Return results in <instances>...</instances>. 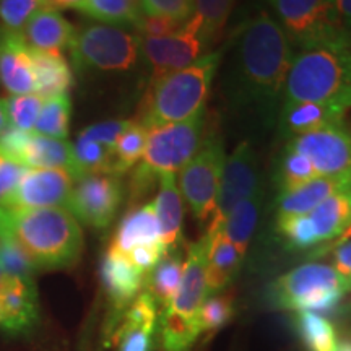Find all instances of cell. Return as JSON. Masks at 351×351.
I'll return each mask as SVG.
<instances>
[{
	"label": "cell",
	"mask_w": 351,
	"mask_h": 351,
	"mask_svg": "<svg viewBox=\"0 0 351 351\" xmlns=\"http://www.w3.org/2000/svg\"><path fill=\"white\" fill-rule=\"evenodd\" d=\"M230 46L223 99L238 124L265 134L278 121L295 49L269 10L244 20Z\"/></svg>",
	"instance_id": "6da1fadb"
},
{
	"label": "cell",
	"mask_w": 351,
	"mask_h": 351,
	"mask_svg": "<svg viewBox=\"0 0 351 351\" xmlns=\"http://www.w3.org/2000/svg\"><path fill=\"white\" fill-rule=\"evenodd\" d=\"M0 236L15 241L36 270L70 269L83 252L80 223L60 207H0Z\"/></svg>",
	"instance_id": "7a4b0ae2"
},
{
	"label": "cell",
	"mask_w": 351,
	"mask_h": 351,
	"mask_svg": "<svg viewBox=\"0 0 351 351\" xmlns=\"http://www.w3.org/2000/svg\"><path fill=\"white\" fill-rule=\"evenodd\" d=\"M330 104L351 109V34L341 33L293 54L283 103Z\"/></svg>",
	"instance_id": "3957f363"
},
{
	"label": "cell",
	"mask_w": 351,
	"mask_h": 351,
	"mask_svg": "<svg viewBox=\"0 0 351 351\" xmlns=\"http://www.w3.org/2000/svg\"><path fill=\"white\" fill-rule=\"evenodd\" d=\"M221 60V51L207 52L189 67L153 80L140 108L138 124L150 130L191 119L204 111Z\"/></svg>",
	"instance_id": "277c9868"
},
{
	"label": "cell",
	"mask_w": 351,
	"mask_h": 351,
	"mask_svg": "<svg viewBox=\"0 0 351 351\" xmlns=\"http://www.w3.org/2000/svg\"><path fill=\"white\" fill-rule=\"evenodd\" d=\"M350 289L332 265L309 262L280 276L270 288L275 307L293 313H328Z\"/></svg>",
	"instance_id": "5b68a950"
},
{
	"label": "cell",
	"mask_w": 351,
	"mask_h": 351,
	"mask_svg": "<svg viewBox=\"0 0 351 351\" xmlns=\"http://www.w3.org/2000/svg\"><path fill=\"white\" fill-rule=\"evenodd\" d=\"M69 51L80 72H130L142 56V39L122 26L88 23L77 29Z\"/></svg>",
	"instance_id": "8992f818"
},
{
	"label": "cell",
	"mask_w": 351,
	"mask_h": 351,
	"mask_svg": "<svg viewBox=\"0 0 351 351\" xmlns=\"http://www.w3.org/2000/svg\"><path fill=\"white\" fill-rule=\"evenodd\" d=\"M269 3L288 41L298 49L346 32L340 0H269Z\"/></svg>",
	"instance_id": "52a82bcc"
},
{
	"label": "cell",
	"mask_w": 351,
	"mask_h": 351,
	"mask_svg": "<svg viewBox=\"0 0 351 351\" xmlns=\"http://www.w3.org/2000/svg\"><path fill=\"white\" fill-rule=\"evenodd\" d=\"M204 129L205 109L191 119L150 129L140 166L156 178L176 174L200 150Z\"/></svg>",
	"instance_id": "ba28073f"
},
{
	"label": "cell",
	"mask_w": 351,
	"mask_h": 351,
	"mask_svg": "<svg viewBox=\"0 0 351 351\" xmlns=\"http://www.w3.org/2000/svg\"><path fill=\"white\" fill-rule=\"evenodd\" d=\"M225 161L223 140L219 137H208L202 142L197 155L179 171L181 173L178 179L179 191L197 221L204 223L212 218Z\"/></svg>",
	"instance_id": "9c48e42d"
},
{
	"label": "cell",
	"mask_w": 351,
	"mask_h": 351,
	"mask_svg": "<svg viewBox=\"0 0 351 351\" xmlns=\"http://www.w3.org/2000/svg\"><path fill=\"white\" fill-rule=\"evenodd\" d=\"M122 197L121 176L86 174L73 184L67 210L78 223L103 231L116 218Z\"/></svg>",
	"instance_id": "30bf717a"
},
{
	"label": "cell",
	"mask_w": 351,
	"mask_h": 351,
	"mask_svg": "<svg viewBox=\"0 0 351 351\" xmlns=\"http://www.w3.org/2000/svg\"><path fill=\"white\" fill-rule=\"evenodd\" d=\"M287 145L304 155L320 178L351 181V125L345 121L300 135Z\"/></svg>",
	"instance_id": "8fae6325"
},
{
	"label": "cell",
	"mask_w": 351,
	"mask_h": 351,
	"mask_svg": "<svg viewBox=\"0 0 351 351\" xmlns=\"http://www.w3.org/2000/svg\"><path fill=\"white\" fill-rule=\"evenodd\" d=\"M0 153L25 168L65 169L75 179L73 145L59 140L8 127L0 134Z\"/></svg>",
	"instance_id": "7c38bea8"
},
{
	"label": "cell",
	"mask_w": 351,
	"mask_h": 351,
	"mask_svg": "<svg viewBox=\"0 0 351 351\" xmlns=\"http://www.w3.org/2000/svg\"><path fill=\"white\" fill-rule=\"evenodd\" d=\"M142 56L152 69V82L186 69L205 56L207 44L200 36V26L194 16H191L182 28L174 34L163 38H142Z\"/></svg>",
	"instance_id": "4fadbf2b"
},
{
	"label": "cell",
	"mask_w": 351,
	"mask_h": 351,
	"mask_svg": "<svg viewBox=\"0 0 351 351\" xmlns=\"http://www.w3.org/2000/svg\"><path fill=\"white\" fill-rule=\"evenodd\" d=\"M261 186L258 160L249 140H243L226 158L219 182L215 212L210 218L208 231L218 230L236 205L252 195Z\"/></svg>",
	"instance_id": "5bb4252c"
},
{
	"label": "cell",
	"mask_w": 351,
	"mask_h": 351,
	"mask_svg": "<svg viewBox=\"0 0 351 351\" xmlns=\"http://www.w3.org/2000/svg\"><path fill=\"white\" fill-rule=\"evenodd\" d=\"M75 179L65 169L28 168L3 207L67 208Z\"/></svg>",
	"instance_id": "9a60e30c"
},
{
	"label": "cell",
	"mask_w": 351,
	"mask_h": 351,
	"mask_svg": "<svg viewBox=\"0 0 351 351\" xmlns=\"http://www.w3.org/2000/svg\"><path fill=\"white\" fill-rule=\"evenodd\" d=\"M158 322V304L148 289L127 307L114 333L117 351H152Z\"/></svg>",
	"instance_id": "2e32d148"
},
{
	"label": "cell",
	"mask_w": 351,
	"mask_h": 351,
	"mask_svg": "<svg viewBox=\"0 0 351 351\" xmlns=\"http://www.w3.org/2000/svg\"><path fill=\"white\" fill-rule=\"evenodd\" d=\"M0 83L10 95L36 93L32 49L23 34L0 29Z\"/></svg>",
	"instance_id": "e0dca14e"
},
{
	"label": "cell",
	"mask_w": 351,
	"mask_h": 351,
	"mask_svg": "<svg viewBox=\"0 0 351 351\" xmlns=\"http://www.w3.org/2000/svg\"><path fill=\"white\" fill-rule=\"evenodd\" d=\"M38 319V289L34 280L7 276L0 289V328L25 332Z\"/></svg>",
	"instance_id": "ac0fdd59"
},
{
	"label": "cell",
	"mask_w": 351,
	"mask_h": 351,
	"mask_svg": "<svg viewBox=\"0 0 351 351\" xmlns=\"http://www.w3.org/2000/svg\"><path fill=\"white\" fill-rule=\"evenodd\" d=\"M346 112L348 111L341 108L313 103V101L282 104L278 121H276L278 135L289 142L300 135L343 122Z\"/></svg>",
	"instance_id": "d6986e66"
},
{
	"label": "cell",
	"mask_w": 351,
	"mask_h": 351,
	"mask_svg": "<svg viewBox=\"0 0 351 351\" xmlns=\"http://www.w3.org/2000/svg\"><path fill=\"white\" fill-rule=\"evenodd\" d=\"M101 280L117 317H122L127 307L142 291L147 276L135 269L124 256L108 249L101 263Z\"/></svg>",
	"instance_id": "ffe728a7"
},
{
	"label": "cell",
	"mask_w": 351,
	"mask_h": 351,
	"mask_svg": "<svg viewBox=\"0 0 351 351\" xmlns=\"http://www.w3.org/2000/svg\"><path fill=\"white\" fill-rule=\"evenodd\" d=\"M137 247L163 249L160 225H158L153 202H148L142 207L130 210L125 215L119 228H117L116 234H114L112 244L109 249L121 254V256H127Z\"/></svg>",
	"instance_id": "44dd1931"
},
{
	"label": "cell",
	"mask_w": 351,
	"mask_h": 351,
	"mask_svg": "<svg viewBox=\"0 0 351 351\" xmlns=\"http://www.w3.org/2000/svg\"><path fill=\"white\" fill-rule=\"evenodd\" d=\"M77 28L59 10L43 8L34 13L23 29V39L29 49L62 52L69 49Z\"/></svg>",
	"instance_id": "7402d4cb"
},
{
	"label": "cell",
	"mask_w": 351,
	"mask_h": 351,
	"mask_svg": "<svg viewBox=\"0 0 351 351\" xmlns=\"http://www.w3.org/2000/svg\"><path fill=\"white\" fill-rule=\"evenodd\" d=\"M158 182H160V192L153 200V205H155L158 225H160L161 243H163L165 254H168L178 251L182 241V195L176 174H160Z\"/></svg>",
	"instance_id": "603a6c76"
},
{
	"label": "cell",
	"mask_w": 351,
	"mask_h": 351,
	"mask_svg": "<svg viewBox=\"0 0 351 351\" xmlns=\"http://www.w3.org/2000/svg\"><path fill=\"white\" fill-rule=\"evenodd\" d=\"M207 244L205 263H207V291L208 296L218 295L232 282L241 269L244 257L226 238L221 228L207 231L204 236Z\"/></svg>",
	"instance_id": "cb8c5ba5"
},
{
	"label": "cell",
	"mask_w": 351,
	"mask_h": 351,
	"mask_svg": "<svg viewBox=\"0 0 351 351\" xmlns=\"http://www.w3.org/2000/svg\"><path fill=\"white\" fill-rule=\"evenodd\" d=\"M343 187H351V181L317 178L304 186L293 189V191L280 192L278 199H276V221L311 213L320 202H324L333 192Z\"/></svg>",
	"instance_id": "d4e9b609"
},
{
	"label": "cell",
	"mask_w": 351,
	"mask_h": 351,
	"mask_svg": "<svg viewBox=\"0 0 351 351\" xmlns=\"http://www.w3.org/2000/svg\"><path fill=\"white\" fill-rule=\"evenodd\" d=\"M307 218L317 244L339 239L351 226V187L333 192L330 197L320 202L313 212L307 213Z\"/></svg>",
	"instance_id": "484cf974"
},
{
	"label": "cell",
	"mask_w": 351,
	"mask_h": 351,
	"mask_svg": "<svg viewBox=\"0 0 351 351\" xmlns=\"http://www.w3.org/2000/svg\"><path fill=\"white\" fill-rule=\"evenodd\" d=\"M32 59L38 96L49 99L69 93L73 85V73L62 52L32 49Z\"/></svg>",
	"instance_id": "4316f807"
},
{
	"label": "cell",
	"mask_w": 351,
	"mask_h": 351,
	"mask_svg": "<svg viewBox=\"0 0 351 351\" xmlns=\"http://www.w3.org/2000/svg\"><path fill=\"white\" fill-rule=\"evenodd\" d=\"M262 204L263 187L261 184L252 195H249L247 199H244L231 210L225 221H223V225L219 226L243 257H245L249 243H251L254 232H256Z\"/></svg>",
	"instance_id": "83f0119b"
},
{
	"label": "cell",
	"mask_w": 351,
	"mask_h": 351,
	"mask_svg": "<svg viewBox=\"0 0 351 351\" xmlns=\"http://www.w3.org/2000/svg\"><path fill=\"white\" fill-rule=\"evenodd\" d=\"M182 267L184 261L181 254L178 251L168 252L161 257L152 274L147 276V289L155 298L158 307L161 306L166 309L173 301L182 278Z\"/></svg>",
	"instance_id": "f1b7e54d"
},
{
	"label": "cell",
	"mask_w": 351,
	"mask_h": 351,
	"mask_svg": "<svg viewBox=\"0 0 351 351\" xmlns=\"http://www.w3.org/2000/svg\"><path fill=\"white\" fill-rule=\"evenodd\" d=\"M78 10L99 23L122 26L127 29H137L142 19L138 5L130 0H85Z\"/></svg>",
	"instance_id": "f546056e"
},
{
	"label": "cell",
	"mask_w": 351,
	"mask_h": 351,
	"mask_svg": "<svg viewBox=\"0 0 351 351\" xmlns=\"http://www.w3.org/2000/svg\"><path fill=\"white\" fill-rule=\"evenodd\" d=\"M296 330L307 351H339L337 330L330 320L317 313H296Z\"/></svg>",
	"instance_id": "4dcf8cb0"
},
{
	"label": "cell",
	"mask_w": 351,
	"mask_h": 351,
	"mask_svg": "<svg viewBox=\"0 0 351 351\" xmlns=\"http://www.w3.org/2000/svg\"><path fill=\"white\" fill-rule=\"evenodd\" d=\"M73 145L75 181L86 174H114V152L93 140L78 135Z\"/></svg>",
	"instance_id": "1f68e13d"
},
{
	"label": "cell",
	"mask_w": 351,
	"mask_h": 351,
	"mask_svg": "<svg viewBox=\"0 0 351 351\" xmlns=\"http://www.w3.org/2000/svg\"><path fill=\"white\" fill-rule=\"evenodd\" d=\"M72 117V99L69 93L44 99L33 132L51 138L67 140Z\"/></svg>",
	"instance_id": "d6a6232c"
},
{
	"label": "cell",
	"mask_w": 351,
	"mask_h": 351,
	"mask_svg": "<svg viewBox=\"0 0 351 351\" xmlns=\"http://www.w3.org/2000/svg\"><path fill=\"white\" fill-rule=\"evenodd\" d=\"M194 19L199 21L200 36L207 47L221 36L236 0H194Z\"/></svg>",
	"instance_id": "836d02e7"
},
{
	"label": "cell",
	"mask_w": 351,
	"mask_h": 351,
	"mask_svg": "<svg viewBox=\"0 0 351 351\" xmlns=\"http://www.w3.org/2000/svg\"><path fill=\"white\" fill-rule=\"evenodd\" d=\"M148 130L137 121H132L114 147V174L122 176L135 168L143 158Z\"/></svg>",
	"instance_id": "e575fe53"
},
{
	"label": "cell",
	"mask_w": 351,
	"mask_h": 351,
	"mask_svg": "<svg viewBox=\"0 0 351 351\" xmlns=\"http://www.w3.org/2000/svg\"><path fill=\"white\" fill-rule=\"evenodd\" d=\"M320 178L317 171L304 155L293 150L287 145L278 165V184L282 192L304 186V184Z\"/></svg>",
	"instance_id": "d590c367"
},
{
	"label": "cell",
	"mask_w": 351,
	"mask_h": 351,
	"mask_svg": "<svg viewBox=\"0 0 351 351\" xmlns=\"http://www.w3.org/2000/svg\"><path fill=\"white\" fill-rule=\"evenodd\" d=\"M5 101L8 127L33 132L34 124L41 111L44 99L36 93L33 95H10Z\"/></svg>",
	"instance_id": "8d00e7d4"
},
{
	"label": "cell",
	"mask_w": 351,
	"mask_h": 351,
	"mask_svg": "<svg viewBox=\"0 0 351 351\" xmlns=\"http://www.w3.org/2000/svg\"><path fill=\"white\" fill-rule=\"evenodd\" d=\"M46 7V0H0V29L21 34L34 13Z\"/></svg>",
	"instance_id": "74e56055"
},
{
	"label": "cell",
	"mask_w": 351,
	"mask_h": 351,
	"mask_svg": "<svg viewBox=\"0 0 351 351\" xmlns=\"http://www.w3.org/2000/svg\"><path fill=\"white\" fill-rule=\"evenodd\" d=\"M232 314H234V302L230 295L207 296L199 311L200 335H208L225 327Z\"/></svg>",
	"instance_id": "f35d334b"
},
{
	"label": "cell",
	"mask_w": 351,
	"mask_h": 351,
	"mask_svg": "<svg viewBox=\"0 0 351 351\" xmlns=\"http://www.w3.org/2000/svg\"><path fill=\"white\" fill-rule=\"evenodd\" d=\"M0 269L7 276L23 280H33L34 271H36L15 241L7 236H0Z\"/></svg>",
	"instance_id": "ab89813d"
},
{
	"label": "cell",
	"mask_w": 351,
	"mask_h": 351,
	"mask_svg": "<svg viewBox=\"0 0 351 351\" xmlns=\"http://www.w3.org/2000/svg\"><path fill=\"white\" fill-rule=\"evenodd\" d=\"M276 228H278V232L283 236L285 243L288 244L289 249L301 251V249H309L317 245V239H315L307 215L276 221Z\"/></svg>",
	"instance_id": "60d3db41"
},
{
	"label": "cell",
	"mask_w": 351,
	"mask_h": 351,
	"mask_svg": "<svg viewBox=\"0 0 351 351\" xmlns=\"http://www.w3.org/2000/svg\"><path fill=\"white\" fill-rule=\"evenodd\" d=\"M138 8L142 15L168 16L176 21H186L194 15V0H140Z\"/></svg>",
	"instance_id": "b9f144b4"
},
{
	"label": "cell",
	"mask_w": 351,
	"mask_h": 351,
	"mask_svg": "<svg viewBox=\"0 0 351 351\" xmlns=\"http://www.w3.org/2000/svg\"><path fill=\"white\" fill-rule=\"evenodd\" d=\"M130 122L132 121H125V119L104 121V122H99V124L86 127V129H83L78 135L104 145V147L111 148L114 152V147H116L117 140H119L122 134H124L127 127L130 125Z\"/></svg>",
	"instance_id": "7bdbcfd3"
},
{
	"label": "cell",
	"mask_w": 351,
	"mask_h": 351,
	"mask_svg": "<svg viewBox=\"0 0 351 351\" xmlns=\"http://www.w3.org/2000/svg\"><path fill=\"white\" fill-rule=\"evenodd\" d=\"M26 169L28 168H25V166H21L20 163H16V161L0 153V207H3L7 200L10 199V195L20 184Z\"/></svg>",
	"instance_id": "ee69618b"
},
{
	"label": "cell",
	"mask_w": 351,
	"mask_h": 351,
	"mask_svg": "<svg viewBox=\"0 0 351 351\" xmlns=\"http://www.w3.org/2000/svg\"><path fill=\"white\" fill-rule=\"evenodd\" d=\"M182 25L184 23H181V21L168 19V16L142 15L135 32L142 38H163L179 32L182 28Z\"/></svg>",
	"instance_id": "f6af8a7d"
},
{
	"label": "cell",
	"mask_w": 351,
	"mask_h": 351,
	"mask_svg": "<svg viewBox=\"0 0 351 351\" xmlns=\"http://www.w3.org/2000/svg\"><path fill=\"white\" fill-rule=\"evenodd\" d=\"M333 269L339 274L345 283L348 285L351 293V239L339 245H333Z\"/></svg>",
	"instance_id": "bcb514c9"
},
{
	"label": "cell",
	"mask_w": 351,
	"mask_h": 351,
	"mask_svg": "<svg viewBox=\"0 0 351 351\" xmlns=\"http://www.w3.org/2000/svg\"><path fill=\"white\" fill-rule=\"evenodd\" d=\"M85 2V0H46L47 7L49 8H54V10H67V8H78L82 7V3Z\"/></svg>",
	"instance_id": "7dc6e473"
},
{
	"label": "cell",
	"mask_w": 351,
	"mask_h": 351,
	"mask_svg": "<svg viewBox=\"0 0 351 351\" xmlns=\"http://www.w3.org/2000/svg\"><path fill=\"white\" fill-rule=\"evenodd\" d=\"M340 13L345 29L351 34V0H340Z\"/></svg>",
	"instance_id": "c3c4849f"
},
{
	"label": "cell",
	"mask_w": 351,
	"mask_h": 351,
	"mask_svg": "<svg viewBox=\"0 0 351 351\" xmlns=\"http://www.w3.org/2000/svg\"><path fill=\"white\" fill-rule=\"evenodd\" d=\"M5 129H8V117H7L5 101L0 99V134H2V132Z\"/></svg>",
	"instance_id": "681fc988"
},
{
	"label": "cell",
	"mask_w": 351,
	"mask_h": 351,
	"mask_svg": "<svg viewBox=\"0 0 351 351\" xmlns=\"http://www.w3.org/2000/svg\"><path fill=\"white\" fill-rule=\"evenodd\" d=\"M348 239H351V226L348 228V230H346L343 234L340 236L339 239L337 241H333V245H339V244H341V243H345V241H348Z\"/></svg>",
	"instance_id": "f907efd6"
},
{
	"label": "cell",
	"mask_w": 351,
	"mask_h": 351,
	"mask_svg": "<svg viewBox=\"0 0 351 351\" xmlns=\"http://www.w3.org/2000/svg\"><path fill=\"white\" fill-rule=\"evenodd\" d=\"M339 351H351V341H345L339 346Z\"/></svg>",
	"instance_id": "816d5d0a"
},
{
	"label": "cell",
	"mask_w": 351,
	"mask_h": 351,
	"mask_svg": "<svg viewBox=\"0 0 351 351\" xmlns=\"http://www.w3.org/2000/svg\"><path fill=\"white\" fill-rule=\"evenodd\" d=\"M3 282H5V274H3V270L0 269V289L3 287Z\"/></svg>",
	"instance_id": "f5cc1de1"
},
{
	"label": "cell",
	"mask_w": 351,
	"mask_h": 351,
	"mask_svg": "<svg viewBox=\"0 0 351 351\" xmlns=\"http://www.w3.org/2000/svg\"><path fill=\"white\" fill-rule=\"evenodd\" d=\"M345 311H346V314L351 315V302H348V306L345 307Z\"/></svg>",
	"instance_id": "db71d44e"
},
{
	"label": "cell",
	"mask_w": 351,
	"mask_h": 351,
	"mask_svg": "<svg viewBox=\"0 0 351 351\" xmlns=\"http://www.w3.org/2000/svg\"><path fill=\"white\" fill-rule=\"evenodd\" d=\"M130 2H132V3H135V5H138L140 0H130Z\"/></svg>",
	"instance_id": "11a10c76"
}]
</instances>
